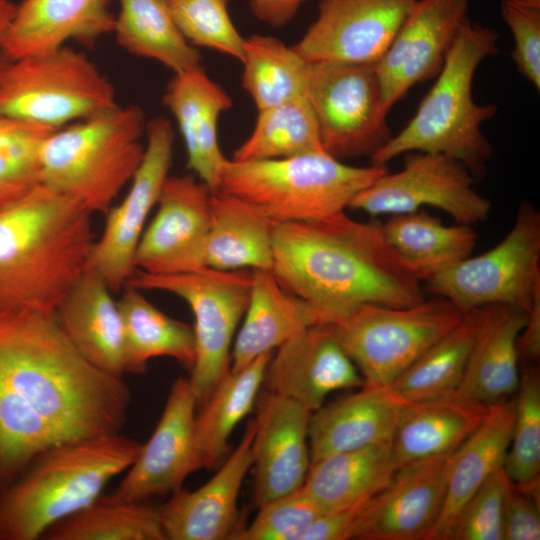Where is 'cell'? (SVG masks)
<instances>
[{
    "instance_id": "ab89813d",
    "label": "cell",
    "mask_w": 540,
    "mask_h": 540,
    "mask_svg": "<svg viewBox=\"0 0 540 540\" xmlns=\"http://www.w3.org/2000/svg\"><path fill=\"white\" fill-rule=\"evenodd\" d=\"M321 152L325 151L318 123L304 96L258 111L252 133L231 159L273 160Z\"/></svg>"
},
{
    "instance_id": "db71d44e",
    "label": "cell",
    "mask_w": 540,
    "mask_h": 540,
    "mask_svg": "<svg viewBox=\"0 0 540 540\" xmlns=\"http://www.w3.org/2000/svg\"><path fill=\"white\" fill-rule=\"evenodd\" d=\"M511 1L522 6L540 9V0H511Z\"/></svg>"
},
{
    "instance_id": "9c48e42d",
    "label": "cell",
    "mask_w": 540,
    "mask_h": 540,
    "mask_svg": "<svg viewBox=\"0 0 540 540\" xmlns=\"http://www.w3.org/2000/svg\"><path fill=\"white\" fill-rule=\"evenodd\" d=\"M464 314L436 297L409 307L362 304L327 324L360 372L364 385H390Z\"/></svg>"
},
{
    "instance_id": "e575fe53",
    "label": "cell",
    "mask_w": 540,
    "mask_h": 540,
    "mask_svg": "<svg viewBox=\"0 0 540 540\" xmlns=\"http://www.w3.org/2000/svg\"><path fill=\"white\" fill-rule=\"evenodd\" d=\"M381 227L388 243L422 281L469 257L477 241L472 226H445L423 209L390 215Z\"/></svg>"
},
{
    "instance_id": "c3c4849f",
    "label": "cell",
    "mask_w": 540,
    "mask_h": 540,
    "mask_svg": "<svg viewBox=\"0 0 540 540\" xmlns=\"http://www.w3.org/2000/svg\"><path fill=\"white\" fill-rule=\"evenodd\" d=\"M539 539V487H520L512 483L505 502L502 540Z\"/></svg>"
},
{
    "instance_id": "d4e9b609",
    "label": "cell",
    "mask_w": 540,
    "mask_h": 540,
    "mask_svg": "<svg viewBox=\"0 0 540 540\" xmlns=\"http://www.w3.org/2000/svg\"><path fill=\"white\" fill-rule=\"evenodd\" d=\"M163 102L176 119L183 137L187 165L212 191H217L226 158L218 142V119L232 100L205 69L174 73Z\"/></svg>"
},
{
    "instance_id": "52a82bcc",
    "label": "cell",
    "mask_w": 540,
    "mask_h": 540,
    "mask_svg": "<svg viewBox=\"0 0 540 540\" xmlns=\"http://www.w3.org/2000/svg\"><path fill=\"white\" fill-rule=\"evenodd\" d=\"M387 172L356 167L325 152L284 159L225 162L219 189L276 224L320 220L344 212L353 198Z\"/></svg>"
},
{
    "instance_id": "f35d334b",
    "label": "cell",
    "mask_w": 540,
    "mask_h": 540,
    "mask_svg": "<svg viewBox=\"0 0 540 540\" xmlns=\"http://www.w3.org/2000/svg\"><path fill=\"white\" fill-rule=\"evenodd\" d=\"M242 86L257 110L306 96L309 62L293 46L266 35L244 38Z\"/></svg>"
},
{
    "instance_id": "3957f363",
    "label": "cell",
    "mask_w": 540,
    "mask_h": 540,
    "mask_svg": "<svg viewBox=\"0 0 540 540\" xmlns=\"http://www.w3.org/2000/svg\"><path fill=\"white\" fill-rule=\"evenodd\" d=\"M91 216L43 184L0 209V308L55 312L87 267Z\"/></svg>"
},
{
    "instance_id": "83f0119b",
    "label": "cell",
    "mask_w": 540,
    "mask_h": 540,
    "mask_svg": "<svg viewBox=\"0 0 540 540\" xmlns=\"http://www.w3.org/2000/svg\"><path fill=\"white\" fill-rule=\"evenodd\" d=\"M252 287L243 324L231 351V371L274 352L299 332L328 324L325 315L285 289L271 270H252Z\"/></svg>"
},
{
    "instance_id": "ac0fdd59",
    "label": "cell",
    "mask_w": 540,
    "mask_h": 540,
    "mask_svg": "<svg viewBox=\"0 0 540 540\" xmlns=\"http://www.w3.org/2000/svg\"><path fill=\"white\" fill-rule=\"evenodd\" d=\"M416 0H321L318 16L293 45L307 62L375 64Z\"/></svg>"
},
{
    "instance_id": "d590c367",
    "label": "cell",
    "mask_w": 540,
    "mask_h": 540,
    "mask_svg": "<svg viewBox=\"0 0 540 540\" xmlns=\"http://www.w3.org/2000/svg\"><path fill=\"white\" fill-rule=\"evenodd\" d=\"M112 32L131 54L182 72L201 65V55L173 21L165 0H119Z\"/></svg>"
},
{
    "instance_id": "2e32d148",
    "label": "cell",
    "mask_w": 540,
    "mask_h": 540,
    "mask_svg": "<svg viewBox=\"0 0 540 540\" xmlns=\"http://www.w3.org/2000/svg\"><path fill=\"white\" fill-rule=\"evenodd\" d=\"M469 0H416L374 64L386 114L416 84L436 77L468 19Z\"/></svg>"
},
{
    "instance_id": "816d5d0a",
    "label": "cell",
    "mask_w": 540,
    "mask_h": 540,
    "mask_svg": "<svg viewBox=\"0 0 540 540\" xmlns=\"http://www.w3.org/2000/svg\"><path fill=\"white\" fill-rule=\"evenodd\" d=\"M519 359L525 363H535L540 356V295L530 310L527 321L517 339Z\"/></svg>"
},
{
    "instance_id": "836d02e7",
    "label": "cell",
    "mask_w": 540,
    "mask_h": 540,
    "mask_svg": "<svg viewBox=\"0 0 540 540\" xmlns=\"http://www.w3.org/2000/svg\"><path fill=\"white\" fill-rule=\"evenodd\" d=\"M273 352L265 353L218 383L195 417V445L199 467L211 469L229 451L228 440L235 427L256 403Z\"/></svg>"
},
{
    "instance_id": "7bdbcfd3",
    "label": "cell",
    "mask_w": 540,
    "mask_h": 540,
    "mask_svg": "<svg viewBox=\"0 0 540 540\" xmlns=\"http://www.w3.org/2000/svg\"><path fill=\"white\" fill-rule=\"evenodd\" d=\"M515 401L503 468L514 485H524L539 479L540 472V380L534 367L524 366Z\"/></svg>"
},
{
    "instance_id": "7402d4cb",
    "label": "cell",
    "mask_w": 540,
    "mask_h": 540,
    "mask_svg": "<svg viewBox=\"0 0 540 540\" xmlns=\"http://www.w3.org/2000/svg\"><path fill=\"white\" fill-rule=\"evenodd\" d=\"M252 419L236 448L220 469L196 490L179 488L158 507L166 540L235 539L243 528L238 509L243 481L252 467Z\"/></svg>"
},
{
    "instance_id": "8992f818",
    "label": "cell",
    "mask_w": 540,
    "mask_h": 540,
    "mask_svg": "<svg viewBox=\"0 0 540 540\" xmlns=\"http://www.w3.org/2000/svg\"><path fill=\"white\" fill-rule=\"evenodd\" d=\"M146 125L140 107L117 105L56 129L41 148L42 184L105 214L142 161Z\"/></svg>"
},
{
    "instance_id": "f907efd6",
    "label": "cell",
    "mask_w": 540,
    "mask_h": 540,
    "mask_svg": "<svg viewBox=\"0 0 540 540\" xmlns=\"http://www.w3.org/2000/svg\"><path fill=\"white\" fill-rule=\"evenodd\" d=\"M305 0H250L253 15L272 26L283 27L297 13Z\"/></svg>"
},
{
    "instance_id": "7a4b0ae2",
    "label": "cell",
    "mask_w": 540,
    "mask_h": 540,
    "mask_svg": "<svg viewBox=\"0 0 540 540\" xmlns=\"http://www.w3.org/2000/svg\"><path fill=\"white\" fill-rule=\"evenodd\" d=\"M0 381L68 441L120 433L127 420L123 377L86 361L54 313L0 308Z\"/></svg>"
},
{
    "instance_id": "b9f144b4",
    "label": "cell",
    "mask_w": 540,
    "mask_h": 540,
    "mask_svg": "<svg viewBox=\"0 0 540 540\" xmlns=\"http://www.w3.org/2000/svg\"><path fill=\"white\" fill-rule=\"evenodd\" d=\"M56 129L0 116V209L24 197L41 182L40 152Z\"/></svg>"
},
{
    "instance_id": "1f68e13d",
    "label": "cell",
    "mask_w": 540,
    "mask_h": 540,
    "mask_svg": "<svg viewBox=\"0 0 540 540\" xmlns=\"http://www.w3.org/2000/svg\"><path fill=\"white\" fill-rule=\"evenodd\" d=\"M391 440L327 455L311 463L303 487L321 513L370 499L396 472Z\"/></svg>"
},
{
    "instance_id": "f1b7e54d",
    "label": "cell",
    "mask_w": 540,
    "mask_h": 540,
    "mask_svg": "<svg viewBox=\"0 0 540 540\" xmlns=\"http://www.w3.org/2000/svg\"><path fill=\"white\" fill-rule=\"evenodd\" d=\"M515 396L488 407L480 425L455 450L441 512L430 540H447L458 514L503 467L515 417Z\"/></svg>"
},
{
    "instance_id": "bcb514c9",
    "label": "cell",
    "mask_w": 540,
    "mask_h": 540,
    "mask_svg": "<svg viewBox=\"0 0 540 540\" xmlns=\"http://www.w3.org/2000/svg\"><path fill=\"white\" fill-rule=\"evenodd\" d=\"M512 482L503 467L467 501L447 540H502L503 515Z\"/></svg>"
},
{
    "instance_id": "681fc988",
    "label": "cell",
    "mask_w": 540,
    "mask_h": 540,
    "mask_svg": "<svg viewBox=\"0 0 540 540\" xmlns=\"http://www.w3.org/2000/svg\"><path fill=\"white\" fill-rule=\"evenodd\" d=\"M366 501L322 513L309 528L303 540L352 539L358 515Z\"/></svg>"
},
{
    "instance_id": "f546056e",
    "label": "cell",
    "mask_w": 540,
    "mask_h": 540,
    "mask_svg": "<svg viewBox=\"0 0 540 540\" xmlns=\"http://www.w3.org/2000/svg\"><path fill=\"white\" fill-rule=\"evenodd\" d=\"M488 407L455 393L412 402L391 439L396 469L456 450L480 425Z\"/></svg>"
},
{
    "instance_id": "277c9868",
    "label": "cell",
    "mask_w": 540,
    "mask_h": 540,
    "mask_svg": "<svg viewBox=\"0 0 540 540\" xmlns=\"http://www.w3.org/2000/svg\"><path fill=\"white\" fill-rule=\"evenodd\" d=\"M498 40L496 31L468 18L415 115L370 158L371 164L385 166L407 152L442 153L483 177L493 150L481 126L498 106L477 104L472 83L480 63L500 52Z\"/></svg>"
},
{
    "instance_id": "d6986e66",
    "label": "cell",
    "mask_w": 540,
    "mask_h": 540,
    "mask_svg": "<svg viewBox=\"0 0 540 540\" xmlns=\"http://www.w3.org/2000/svg\"><path fill=\"white\" fill-rule=\"evenodd\" d=\"M197 401L189 378L178 377L151 437L113 493L125 501H147L173 493L200 469L195 445Z\"/></svg>"
},
{
    "instance_id": "6da1fadb",
    "label": "cell",
    "mask_w": 540,
    "mask_h": 540,
    "mask_svg": "<svg viewBox=\"0 0 540 540\" xmlns=\"http://www.w3.org/2000/svg\"><path fill=\"white\" fill-rule=\"evenodd\" d=\"M271 271L328 324L362 304L409 307L425 298L422 280L386 240L381 223L344 212L276 224Z\"/></svg>"
},
{
    "instance_id": "484cf974",
    "label": "cell",
    "mask_w": 540,
    "mask_h": 540,
    "mask_svg": "<svg viewBox=\"0 0 540 540\" xmlns=\"http://www.w3.org/2000/svg\"><path fill=\"white\" fill-rule=\"evenodd\" d=\"M112 290L87 268L61 301L54 317L75 349L100 371L126 372L122 319Z\"/></svg>"
},
{
    "instance_id": "44dd1931",
    "label": "cell",
    "mask_w": 540,
    "mask_h": 540,
    "mask_svg": "<svg viewBox=\"0 0 540 540\" xmlns=\"http://www.w3.org/2000/svg\"><path fill=\"white\" fill-rule=\"evenodd\" d=\"M311 413L303 405L269 391L258 399L251 446L257 506L304 485L311 465Z\"/></svg>"
},
{
    "instance_id": "ba28073f",
    "label": "cell",
    "mask_w": 540,
    "mask_h": 540,
    "mask_svg": "<svg viewBox=\"0 0 540 540\" xmlns=\"http://www.w3.org/2000/svg\"><path fill=\"white\" fill-rule=\"evenodd\" d=\"M117 105L112 83L83 52L0 53V116L58 129Z\"/></svg>"
},
{
    "instance_id": "4dcf8cb0",
    "label": "cell",
    "mask_w": 540,
    "mask_h": 540,
    "mask_svg": "<svg viewBox=\"0 0 540 540\" xmlns=\"http://www.w3.org/2000/svg\"><path fill=\"white\" fill-rule=\"evenodd\" d=\"M206 266L220 270L273 266L272 222L243 199L217 190L211 194Z\"/></svg>"
},
{
    "instance_id": "f6af8a7d",
    "label": "cell",
    "mask_w": 540,
    "mask_h": 540,
    "mask_svg": "<svg viewBox=\"0 0 540 540\" xmlns=\"http://www.w3.org/2000/svg\"><path fill=\"white\" fill-rule=\"evenodd\" d=\"M258 507L254 520L235 540H303L322 514L303 486Z\"/></svg>"
},
{
    "instance_id": "ffe728a7",
    "label": "cell",
    "mask_w": 540,
    "mask_h": 540,
    "mask_svg": "<svg viewBox=\"0 0 540 540\" xmlns=\"http://www.w3.org/2000/svg\"><path fill=\"white\" fill-rule=\"evenodd\" d=\"M263 384L311 412L338 390L360 388L364 380L327 324L309 327L272 354Z\"/></svg>"
},
{
    "instance_id": "8d00e7d4",
    "label": "cell",
    "mask_w": 540,
    "mask_h": 540,
    "mask_svg": "<svg viewBox=\"0 0 540 540\" xmlns=\"http://www.w3.org/2000/svg\"><path fill=\"white\" fill-rule=\"evenodd\" d=\"M42 539L166 540L158 508L146 501H125L103 493L53 524Z\"/></svg>"
},
{
    "instance_id": "cb8c5ba5",
    "label": "cell",
    "mask_w": 540,
    "mask_h": 540,
    "mask_svg": "<svg viewBox=\"0 0 540 540\" xmlns=\"http://www.w3.org/2000/svg\"><path fill=\"white\" fill-rule=\"evenodd\" d=\"M111 0H23L1 40L0 53L20 58L56 50L70 40L90 44L111 33Z\"/></svg>"
},
{
    "instance_id": "f5cc1de1",
    "label": "cell",
    "mask_w": 540,
    "mask_h": 540,
    "mask_svg": "<svg viewBox=\"0 0 540 540\" xmlns=\"http://www.w3.org/2000/svg\"><path fill=\"white\" fill-rule=\"evenodd\" d=\"M16 4L10 0H0V43L14 16Z\"/></svg>"
},
{
    "instance_id": "74e56055",
    "label": "cell",
    "mask_w": 540,
    "mask_h": 540,
    "mask_svg": "<svg viewBox=\"0 0 540 540\" xmlns=\"http://www.w3.org/2000/svg\"><path fill=\"white\" fill-rule=\"evenodd\" d=\"M480 321V308L427 349L390 385L406 400L418 402L454 393L463 379Z\"/></svg>"
},
{
    "instance_id": "8fae6325",
    "label": "cell",
    "mask_w": 540,
    "mask_h": 540,
    "mask_svg": "<svg viewBox=\"0 0 540 540\" xmlns=\"http://www.w3.org/2000/svg\"><path fill=\"white\" fill-rule=\"evenodd\" d=\"M427 288L463 313L491 305L529 311L540 295V213L519 206L513 226L490 250L435 274Z\"/></svg>"
},
{
    "instance_id": "5bb4252c",
    "label": "cell",
    "mask_w": 540,
    "mask_h": 540,
    "mask_svg": "<svg viewBox=\"0 0 540 540\" xmlns=\"http://www.w3.org/2000/svg\"><path fill=\"white\" fill-rule=\"evenodd\" d=\"M147 144L124 199L105 213V224L94 243L87 268L115 292L135 271L134 256L146 222L169 176L175 134L169 120L158 116L146 125Z\"/></svg>"
},
{
    "instance_id": "d6a6232c",
    "label": "cell",
    "mask_w": 540,
    "mask_h": 540,
    "mask_svg": "<svg viewBox=\"0 0 540 540\" xmlns=\"http://www.w3.org/2000/svg\"><path fill=\"white\" fill-rule=\"evenodd\" d=\"M123 326L126 372L144 373L150 360L170 357L191 370L195 361L193 328L171 318L142 291L126 285L117 301Z\"/></svg>"
},
{
    "instance_id": "4fadbf2b",
    "label": "cell",
    "mask_w": 540,
    "mask_h": 540,
    "mask_svg": "<svg viewBox=\"0 0 540 540\" xmlns=\"http://www.w3.org/2000/svg\"><path fill=\"white\" fill-rule=\"evenodd\" d=\"M474 176L460 161L442 154L415 152L403 168L386 172L359 192L350 208L372 216L395 215L431 206L448 213L457 224L473 226L487 220L491 203L473 187Z\"/></svg>"
},
{
    "instance_id": "ee69618b",
    "label": "cell",
    "mask_w": 540,
    "mask_h": 540,
    "mask_svg": "<svg viewBox=\"0 0 540 540\" xmlns=\"http://www.w3.org/2000/svg\"><path fill=\"white\" fill-rule=\"evenodd\" d=\"M173 21L193 46L241 61L244 38L228 12V0H165Z\"/></svg>"
},
{
    "instance_id": "7dc6e473",
    "label": "cell",
    "mask_w": 540,
    "mask_h": 540,
    "mask_svg": "<svg viewBox=\"0 0 540 540\" xmlns=\"http://www.w3.org/2000/svg\"><path fill=\"white\" fill-rule=\"evenodd\" d=\"M501 16L514 41L512 59L519 73L540 89V9L511 0L501 3Z\"/></svg>"
},
{
    "instance_id": "9a60e30c",
    "label": "cell",
    "mask_w": 540,
    "mask_h": 540,
    "mask_svg": "<svg viewBox=\"0 0 540 540\" xmlns=\"http://www.w3.org/2000/svg\"><path fill=\"white\" fill-rule=\"evenodd\" d=\"M211 194L193 175L168 176L137 245L135 270L168 276L206 267Z\"/></svg>"
},
{
    "instance_id": "4316f807",
    "label": "cell",
    "mask_w": 540,
    "mask_h": 540,
    "mask_svg": "<svg viewBox=\"0 0 540 540\" xmlns=\"http://www.w3.org/2000/svg\"><path fill=\"white\" fill-rule=\"evenodd\" d=\"M527 316V311L514 306L480 308L479 326L456 395L488 407L516 394L521 377L517 339Z\"/></svg>"
},
{
    "instance_id": "60d3db41",
    "label": "cell",
    "mask_w": 540,
    "mask_h": 540,
    "mask_svg": "<svg viewBox=\"0 0 540 540\" xmlns=\"http://www.w3.org/2000/svg\"><path fill=\"white\" fill-rule=\"evenodd\" d=\"M64 442L51 423L0 381V491L44 451Z\"/></svg>"
},
{
    "instance_id": "7c38bea8",
    "label": "cell",
    "mask_w": 540,
    "mask_h": 540,
    "mask_svg": "<svg viewBox=\"0 0 540 540\" xmlns=\"http://www.w3.org/2000/svg\"><path fill=\"white\" fill-rule=\"evenodd\" d=\"M306 96L335 159L371 158L392 137L374 64L309 62Z\"/></svg>"
},
{
    "instance_id": "30bf717a",
    "label": "cell",
    "mask_w": 540,
    "mask_h": 540,
    "mask_svg": "<svg viewBox=\"0 0 540 540\" xmlns=\"http://www.w3.org/2000/svg\"><path fill=\"white\" fill-rule=\"evenodd\" d=\"M252 270L204 267L193 272L156 276L135 270L126 285L141 291L171 293L190 307L194 325L195 361L189 381L202 405L229 372L231 345L246 311Z\"/></svg>"
},
{
    "instance_id": "e0dca14e",
    "label": "cell",
    "mask_w": 540,
    "mask_h": 540,
    "mask_svg": "<svg viewBox=\"0 0 540 540\" xmlns=\"http://www.w3.org/2000/svg\"><path fill=\"white\" fill-rule=\"evenodd\" d=\"M455 450L406 464L363 505L352 539L430 540Z\"/></svg>"
},
{
    "instance_id": "603a6c76",
    "label": "cell",
    "mask_w": 540,
    "mask_h": 540,
    "mask_svg": "<svg viewBox=\"0 0 540 540\" xmlns=\"http://www.w3.org/2000/svg\"><path fill=\"white\" fill-rule=\"evenodd\" d=\"M412 402L391 385L360 390L311 413L308 442L311 463L327 455L390 441Z\"/></svg>"
},
{
    "instance_id": "5b68a950",
    "label": "cell",
    "mask_w": 540,
    "mask_h": 540,
    "mask_svg": "<svg viewBox=\"0 0 540 540\" xmlns=\"http://www.w3.org/2000/svg\"><path fill=\"white\" fill-rule=\"evenodd\" d=\"M141 448L121 433L81 438L44 451L0 491V540H37L94 501Z\"/></svg>"
}]
</instances>
